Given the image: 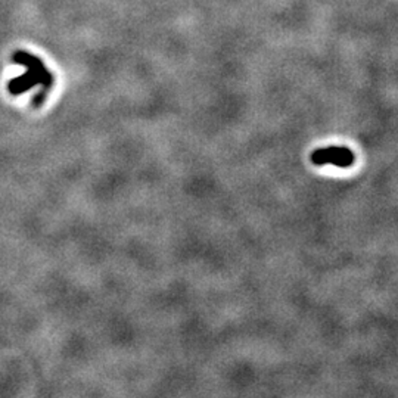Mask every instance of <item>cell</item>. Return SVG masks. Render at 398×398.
Listing matches in <instances>:
<instances>
[{"label":"cell","instance_id":"2","mask_svg":"<svg viewBox=\"0 0 398 398\" xmlns=\"http://www.w3.org/2000/svg\"><path fill=\"white\" fill-rule=\"evenodd\" d=\"M311 161L316 165L332 164L337 167H350L354 162V155L350 149L341 146H331L325 149H317L311 155Z\"/></svg>","mask_w":398,"mask_h":398},{"label":"cell","instance_id":"1","mask_svg":"<svg viewBox=\"0 0 398 398\" xmlns=\"http://www.w3.org/2000/svg\"><path fill=\"white\" fill-rule=\"evenodd\" d=\"M13 61L25 65L28 69L25 71V74H22L18 78H13L9 83V92L12 94H21L37 84H43L44 87H52L53 75L46 69L44 63L37 56L25 53V52H18L13 55Z\"/></svg>","mask_w":398,"mask_h":398}]
</instances>
